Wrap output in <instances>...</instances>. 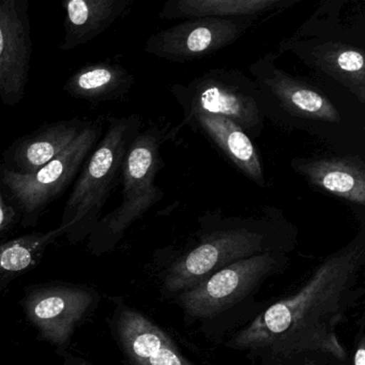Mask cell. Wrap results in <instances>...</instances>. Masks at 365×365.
Listing matches in <instances>:
<instances>
[{
	"label": "cell",
	"instance_id": "cell-13",
	"mask_svg": "<svg viewBox=\"0 0 365 365\" xmlns=\"http://www.w3.org/2000/svg\"><path fill=\"white\" fill-rule=\"evenodd\" d=\"M93 303V294L82 288H41L29 296L27 315L44 339L63 345Z\"/></svg>",
	"mask_w": 365,
	"mask_h": 365
},
{
	"label": "cell",
	"instance_id": "cell-19",
	"mask_svg": "<svg viewBox=\"0 0 365 365\" xmlns=\"http://www.w3.org/2000/svg\"><path fill=\"white\" fill-rule=\"evenodd\" d=\"M132 0H67L63 52L88 43L110 29L129 10Z\"/></svg>",
	"mask_w": 365,
	"mask_h": 365
},
{
	"label": "cell",
	"instance_id": "cell-4",
	"mask_svg": "<svg viewBox=\"0 0 365 365\" xmlns=\"http://www.w3.org/2000/svg\"><path fill=\"white\" fill-rule=\"evenodd\" d=\"M142 129L143 119L138 114L110 119L106 134L87 158L66 202L61 225L72 240L84 238L97 225L121 176L128 150Z\"/></svg>",
	"mask_w": 365,
	"mask_h": 365
},
{
	"label": "cell",
	"instance_id": "cell-1",
	"mask_svg": "<svg viewBox=\"0 0 365 365\" xmlns=\"http://www.w3.org/2000/svg\"><path fill=\"white\" fill-rule=\"evenodd\" d=\"M364 260L362 224L359 234L327 257L294 296L268 307L232 337L230 346L279 358L316 351L343 360L346 352L336 327L359 297Z\"/></svg>",
	"mask_w": 365,
	"mask_h": 365
},
{
	"label": "cell",
	"instance_id": "cell-21",
	"mask_svg": "<svg viewBox=\"0 0 365 365\" xmlns=\"http://www.w3.org/2000/svg\"><path fill=\"white\" fill-rule=\"evenodd\" d=\"M67 230L59 226L46 232H34L0 245V279H11L35 266L48 245Z\"/></svg>",
	"mask_w": 365,
	"mask_h": 365
},
{
	"label": "cell",
	"instance_id": "cell-9",
	"mask_svg": "<svg viewBox=\"0 0 365 365\" xmlns=\"http://www.w3.org/2000/svg\"><path fill=\"white\" fill-rule=\"evenodd\" d=\"M255 24V20L247 19L183 21L151 35L144 50L147 54L170 63H190L232 46Z\"/></svg>",
	"mask_w": 365,
	"mask_h": 365
},
{
	"label": "cell",
	"instance_id": "cell-2",
	"mask_svg": "<svg viewBox=\"0 0 365 365\" xmlns=\"http://www.w3.org/2000/svg\"><path fill=\"white\" fill-rule=\"evenodd\" d=\"M277 57L272 51L249 66L264 118L281 129L305 132L337 153L360 155L364 129L356 110L311 78L279 68Z\"/></svg>",
	"mask_w": 365,
	"mask_h": 365
},
{
	"label": "cell",
	"instance_id": "cell-20",
	"mask_svg": "<svg viewBox=\"0 0 365 365\" xmlns=\"http://www.w3.org/2000/svg\"><path fill=\"white\" fill-rule=\"evenodd\" d=\"M134 82L133 74L123 66L99 63L78 70L67 81L63 91L74 99L113 101L128 95Z\"/></svg>",
	"mask_w": 365,
	"mask_h": 365
},
{
	"label": "cell",
	"instance_id": "cell-15",
	"mask_svg": "<svg viewBox=\"0 0 365 365\" xmlns=\"http://www.w3.org/2000/svg\"><path fill=\"white\" fill-rule=\"evenodd\" d=\"M117 329L131 365H192L172 339L140 312L121 311Z\"/></svg>",
	"mask_w": 365,
	"mask_h": 365
},
{
	"label": "cell",
	"instance_id": "cell-5",
	"mask_svg": "<svg viewBox=\"0 0 365 365\" xmlns=\"http://www.w3.org/2000/svg\"><path fill=\"white\" fill-rule=\"evenodd\" d=\"M181 127L151 123L140 130L123 161L120 206L98 222L91 232L93 243L99 247H114L134 222L163 200V190L155 185L157 175L164 166L161 149Z\"/></svg>",
	"mask_w": 365,
	"mask_h": 365
},
{
	"label": "cell",
	"instance_id": "cell-16",
	"mask_svg": "<svg viewBox=\"0 0 365 365\" xmlns=\"http://www.w3.org/2000/svg\"><path fill=\"white\" fill-rule=\"evenodd\" d=\"M88 125L87 121L76 118L39 128L5 153L8 168L23 174L37 172L66 150Z\"/></svg>",
	"mask_w": 365,
	"mask_h": 365
},
{
	"label": "cell",
	"instance_id": "cell-8",
	"mask_svg": "<svg viewBox=\"0 0 365 365\" xmlns=\"http://www.w3.org/2000/svg\"><path fill=\"white\" fill-rule=\"evenodd\" d=\"M281 262L279 252L257 254L213 273L193 288L181 292L180 304L187 315L212 317L242 300L270 277Z\"/></svg>",
	"mask_w": 365,
	"mask_h": 365
},
{
	"label": "cell",
	"instance_id": "cell-14",
	"mask_svg": "<svg viewBox=\"0 0 365 365\" xmlns=\"http://www.w3.org/2000/svg\"><path fill=\"white\" fill-rule=\"evenodd\" d=\"M181 125L204 134L226 159L252 182L266 187L264 164L252 138L234 121L220 115L195 113L183 116Z\"/></svg>",
	"mask_w": 365,
	"mask_h": 365
},
{
	"label": "cell",
	"instance_id": "cell-3",
	"mask_svg": "<svg viewBox=\"0 0 365 365\" xmlns=\"http://www.w3.org/2000/svg\"><path fill=\"white\" fill-rule=\"evenodd\" d=\"M200 243L176 260L164 287L170 292L193 288L213 273L257 254L275 252L290 225L275 207H264L260 217H223L207 213L200 221Z\"/></svg>",
	"mask_w": 365,
	"mask_h": 365
},
{
	"label": "cell",
	"instance_id": "cell-12",
	"mask_svg": "<svg viewBox=\"0 0 365 365\" xmlns=\"http://www.w3.org/2000/svg\"><path fill=\"white\" fill-rule=\"evenodd\" d=\"M290 166L314 189L364 206L365 162L360 155L337 153L294 158Z\"/></svg>",
	"mask_w": 365,
	"mask_h": 365
},
{
	"label": "cell",
	"instance_id": "cell-23",
	"mask_svg": "<svg viewBox=\"0 0 365 365\" xmlns=\"http://www.w3.org/2000/svg\"><path fill=\"white\" fill-rule=\"evenodd\" d=\"M354 365H365V339L361 336L354 356Z\"/></svg>",
	"mask_w": 365,
	"mask_h": 365
},
{
	"label": "cell",
	"instance_id": "cell-6",
	"mask_svg": "<svg viewBox=\"0 0 365 365\" xmlns=\"http://www.w3.org/2000/svg\"><path fill=\"white\" fill-rule=\"evenodd\" d=\"M170 91L183 116L220 115L236 123L251 138H260L264 132L266 118L257 86L239 70L211 69L187 84L172 85Z\"/></svg>",
	"mask_w": 365,
	"mask_h": 365
},
{
	"label": "cell",
	"instance_id": "cell-17",
	"mask_svg": "<svg viewBox=\"0 0 365 365\" xmlns=\"http://www.w3.org/2000/svg\"><path fill=\"white\" fill-rule=\"evenodd\" d=\"M300 0H168L159 14L161 20H259L297 5Z\"/></svg>",
	"mask_w": 365,
	"mask_h": 365
},
{
	"label": "cell",
	"instance_id": "cell-22",
	"mask_svg": "<svg viewBox=\"0 0 365 365\" xmlns=\"http://www.w3.org/2000/svg\"><path fill=\"white\" fill-rule=\"evenodd\" d=\"M16 212L14 208L6 202L3 194L0 192V232L8 227L14 220Z\"/></svg>",
	"mask_w": 365,
	"mask_h": 365
},
{
	"label": "cell",
	"instance_id": "cell-7",
	"mask_svg": "<svg viewBox=\"0 0 365 365\" xmlns=\"http://www.w3.org/2000/svg\"><path fill=\"white\" fill-rule=\"evenodd\" d=\"M102 133L100 123H89L66 150L31 174L0 170V183L18 205L25 225L37 222L44 209L69 187L101 140Z\"/></svg>",
	"mask_w": 365,
	"mask_h": 365
},
{
	"label": "cell",
	"instance_id": "cell-11",
	"mask_svg": "<svg viewBox=\"0 0 365 365\" xmlns=\"http://www.w3.org/2000/svg\"><path fill=\"white\" fill-rule=\"evenodd\" d=\"M31 48L29 0H0V101L6 106L24 98Z\"/></svg>",
	"mask_w": 365,
	"mask_h": 365
},
{
	"label": "cell",
	"instance_id": "cell-10",
	"mask_svg": "<svg viewBox=\"0 0 365 365\" xmlns=\"http://www.w3.org/2000/svg\"><path fill=\"white\" fill-rule=\"evenodd\" d=\"M290 53L312 71L336 84L361 106L365 104L364 48L322 38H287L274 51Z\"/></svg>",
	"mask_w": 365,
	"mask_h": 365
},
{
	"label": "cell",
	"instance_id": "cell-18",
	"mask_svg": "<svg viewBox=\"0 0 365 365\" xmlns=\"http://www.w3.org/2000/svg\"><path fill=\"white\" fill-rule=\"evenodd\" d=\"M292 38H322L364 48V8L354 0H328L320 3L317 10Z\"/></svg>",
	"mask_w": 365,
	"mask_h": 365
}]
</instances>
